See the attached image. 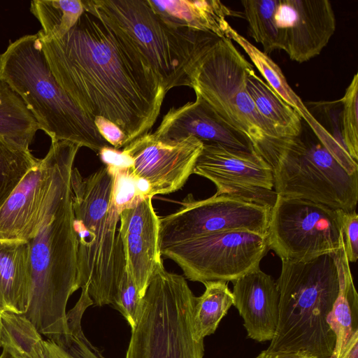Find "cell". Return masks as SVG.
<instances>
[{
    "instance_id": "cell-1",
    "label": "cell",
    "mask_w": 358,
    "mask_h": 358,
    "mask_svg": "<svg viewBox=\"0 0 358 358\" xmlns=\"http://www.w3.org/2000/svg\"><path fill=\"white\" fill-rule=\"evenodd\" d=\"M39 38L57 82L87 117L116 124L126 145L150 133L166 92L126 34L85 10L62 38Z\"/></svg>"
},
{
    "instance_id": "cell-2",
    "label": "cell",
    "mask_w": 358,
    "mask_h": 358,
    "mask_svg": "<svg viewBox=\"0 0 358 358\" xmlns=\"http://www.w3.org/2000/svg\"><path fill=\"white\" fill-rule=\"evenodd\" d=\"M81 147L57 141L53 179L29 245L31 289L23 315L47 339L59 345L70 340L66 305L79 289L78 243L74 229L71 174Z\"/></svg>"
},
{
    "instance_id": "cell-3",
    "label": "cell",
    "mask_w": 358,
    "mask_h": 358,
    "mask_svg": "<svg viewBox=\"0 0 358 358\" xmlns=\"http://www.w3.org/2000/svg\"><path fill=\"white\" fill-rule=\"evenodd\" d=\"M113 184L114 174L106 165L87 177L76 167L71 171L78 287L87 285L98 306L113 305L126 265Z\"/></svg>"
},
{
    "instance_id": "cell-4",
    "label": "cell",
    "mask_w": 358,
    "mask_h": 358,
    "mask_svg": "<svg viewBox=\"0 0 358 358\" xmlns=\"http://www.w3.org/2000/svg\"><path fill=\"white\" fill-rule=\"evenodd\" d=\"M282 260L277 329L267 348L329 358L336 336L327 319L338 293L334 254L304 261Z\"/></svg>"
},
{
    "instance_id": "cell-5",
    "label": "cell",
    "mask_w": 358,
    "mask_h": 358,
    "mask_svg": "<svg viewBox=\"0 0 358 358\" xmlns=\"http://www.w3.org/2000/svg\"><path fill=\"white\" fill-rule=\"evenodd\" d=\"M0 81L22 99L51 141H71L97 155L112 147L57 82L38 34L19 38L0 55Z\"/></svg>"
},
{
    "instance_id": "cell-6",
    "label": "cell",
    "mask_w": 358,
    "mask_h": 358,
    "mask_svg": "<svg viewBox=\"0 0 358 358\" xmlns=\"http://www.w3.org/2000/svg\"><path fill=\"white\" fill-rule=\"evenodd\" d=\"M85 11L121 30L146 57L166 93L192 87L202 59L222 38L213 33L171 24L146 0H82Z\"/></svg>"
},
{
    "instance_id": "cell-7",
    "label": "cell",
    "mask_w": 358,
    "mask_h": 358,
    "mask_svg": "<svg viewBox=\"0 0 358 358\" xmlns=\"http://www.w3.org/2000/svg\"><path fill=\"white\" fill-rule=\"evenodd\" d=\"M195 296L185 278L159 264L143 298L125 358H203L192 329Z\"/></svg>"
},
{
    "instance_id": "cell-8",
    "label": "cell",
    "mask_w": 358,
    "mask_h": 358,
    "mask_svg": "<svg viewBox=\"0 0 358 358\" xmlns=\"http://www.w3.org/2000/svg\"><path fill=\"white\" fill-rule=\"evenodd\" d=\"M259 155L272 169L278 195L345 211L356 209L358 175L349 174L318 140L278 138Z\"/></svg>"
},
{
    "instance_id": "cell-9",
    "label": "cell",
    "mask_w": 358,
    "mask_h": 358,
    "mask_svg": "<svg viewBox=\"0 0 358 358\" xmlns=\"http://www.w3.org/2000/svg\"><path fill=\"white\" fill-rule=\"evenodd\" d=\"M251 66L231 40L220 39L197 66L191 88L224 121L245 135L257 153L281 137L260 115L246 90V74Z\"/></svg>"
},
{
    "instance_id": "cell-10",
    "label": "cell",
    "mask_w": 358,
    "mask_h": 358,
    "mask_svg": "<svg viewBox=\"0 0 358 358\" xmlns=\"http://www.w3.org/2000/svg\"><path fill=\"white\" fill-rule=\"evenodd\" d=\"M268 235L236 229L206 234L160 245L162 257L171 259L187 279L234 281L259 268L269 250Z\"/></svg>"
},
{
    "instance_id": "cell-11",
    "label": "cell",
    "mask_w": 358,
    "mask_h": 358,
    "mask_svg": "<svg viewBox=\"0 0 358 358\" xmlns=\"http://www.w3.org/2000/svg\"><path fill=\"white\" fill-rule=\"evenodd\" d=\"M267 235L269 249L281 259L304 262L335 254L343 243L341 210L278 195Z\"/></svg>"
},
{
    "instance_id": "cell-12",
    "label": "cell",
    "mask_w": 358,
    "mask_h": 358,
    "mask_svg": "<svg viewBox=\"0 0 358 358\" xmlns=\"http://www.w3.org/2000/svg\"><path fill=\"white\" fill-rule=\"evenodd\" d=\"M176 212L159 217V245L197 236L242 229L267 234L271 208L226 195L196 200L192 194Z\"/></svg>"
},
{
    "instance_id": "cell-13",
    "label": "cell",
    "mask_w": 358,
    "mask_h": 358,
    "mask_svg": "<svg viewBox=\"0 0 358 358\" xmlns=\"http://www.w3.org/2000/svg\"><path fill=\"white\" fill-rule=\"evenodd\" d=\"M193 173L212 181L217 195L226 194L271 208L277 199L278 194L273 189L272 169L255 152L203 143Z\"/></svg>"
},
{
    "instance_id": "cell-14",
    "label": "cell",
    "mask_w": 358,
    "mask_h": 358,
    "mask_svg": "<svg viewBox=\"0 0 358 358\" xmlns=\"http://www.w3.org/2000/svg\"><path fill=\"white\" fill-rule=\"evenodd\" d=\"M203 143L189 136L165 140L148 133L122 148L131 159L130 171L146 182L150 196L168 194L181 189L193 173Z\"/></svg>"
},
{
    "instance_id": "cell-15",
    "label": "cell",
    "mask_w": 358,
    "mask_h": 358,
    "mask_svg": "<svg viewBox=\"0 0 358 358\" xmlns=\"http://www.w3.org/2000/svg\"><path fill=\"white\" fill-rule=\"evenodd\" d=\"M275 22L278 49L299 63L320 55L336 26L329 0H278Z\"/></svg>"
},
{
    "instance_id": "cell-16",
    "label": "cell",
    "mask_w": 358,
    "mask_h": 358,
    "mask_svg": "<svg viewBox=\"0 0 358 358\" xmlns=\"http://www.w3.org/2000/svg\"><path fill=\"white\" fill-rule=\"evenodd\" d=\"M57 155V141H51L45 157L26 173L0 208V240L30 238L52 185Z\"/></svg>"
},
{
    "instance_id": "cell-17",
    "label": "cell",
    "mask_w": 358,
    "mask_h": 358,
    "mask_svg": "<svg viewBox=\"0 0 358 358\" xmlns=\"http://www.w3.org/2000/svg\"><path fill=\"white\" fill-rule=\"evenodd\" d=\"M152 197L144 198L120 213L118 228L126 268L143 298L150 280L162 262L159 245V217L152 206Z\"/></svg>"
},
{
    "instance_id": "cell-18",
    "label": "cell",
    "mask_w": 358,
    "mask_h": 358,
    "mask_svg": "<svg viewBox=\"0 0 358 358\" xmlns=\"http://www.w3.org/2000/svg\"><path fill=\"white\" fill-rule=\"evenodd\" d=\"M153 134L165 140H177L192 136L203 143L219 144L248 152H255L250 140L224 121L197 94L194 101L170 108Z\"/></svg>"
},
{
    "instance_id": "cell-19",
    "label": "cell",
    "mask_w": 358,
    "mask_h": 358,
    "mask_svg": "<svg viewBox=\"0 0 358 358\" xmlns=\"http://www.w3.org/2000/svg\"><path fill=\"white\" fill-rule=\"evenodd\" d=\"M234 306L243 320L248 337L271 341L278 322L279 292L276 282L260 268L233 281Z\"/></svg>"
},
{
    "instance_id": "cell-20",
    "label": "cell",
    "mask_w": 358,
    "mask_h": 358,
    "mask_svg": "<svg viewBox=\"0 0 358 358\" xmlns=\"http://www.w3.org/2000/svg\"><path fill=\"white\" fill-rule=\"evenodd\" d=\"M146 1L154 12L166 22L210 32L222 39H228L231 28L227 17L236 15L219 0Z\"/></svg>"
},
{
    "instance_id": "cell-21",
    "label": "cell",
    "mask_w": 358,
    "mask_h": 358,
    "mask_svg": "<svg viewBox=\"0 0 358 358\" xmlns=\"http://www.w3.org/2000/svg\"><path fill=\"white\" fill-rule=\"evenodd\" d=\"M31 289L29 245L21 240H0V313L24 315Z\"/></svg>"
},
{
    "instance_id": "cell-22",
    "label": "cell",
    "mask_w": 358,
    "mask_h": 358,
    "mask_svg": "<svg viewBox=\"0 0 358 358\" xmlns=\"http://www.w3.org/2000/svg\"><path fill=\"white\" fill-rule=\"evenodd\" d=\"M1 348L15 358H85L42 335L23 315L10 312L1 315Z\"/></svg>"
},
{
    "instance_id": "cell-23",
    "label": "cell",
    "mask_w": 358,
    "mask_h": 358,
    "mask_svg": "<svg viewBox=\"0 0 358 358\" xmlns=\"http://www.w3.org/2000/svg\"><path fill=\"white\" fill-rule=\"evenodd\" d=\"M338 275V293L327 322L336 336V343L329 358H336L348 341L358 331V295L344 243L334 254Z\"/></svg>"
},
{
    "instance_id": "cell-24",
    "label": "cell",
    "mask_w": 358,
    "mask_h": 358,
    "mask_svg": "<svg viewBox=\"0 0 358 358\" xmlns=\"http://www.w3.org/2000/svg\"><path fill=\"white\" fill-rule=\"evenodd\" d=\"M245 86L260 115L280 137L301 136V117L255 74L252 66L247 71Z\"/></svg>"
},
{
    "instance_id": "cell-25",
    "label": "cell",
    "mask_w": 358,
    "mask_h": 358,
    "mask_svg": "<svg viewBox=\"0 0 358 358\" xmlns=\"http://www.w3.org/2000/svg\"><path fill=\"white\" fill-rule=\"evenodd\" d=\"M228 39L235 41L248 54L268 86L289 106L294 108L310 127L317 138L327 129L309 112L306 105L289 85L280 68L263 51L252 45L232 27Z\"/></svg>"
},
{
    "instance_id": "cell-26",
    "label": "cell",
    "mask_w": 358,
    "mask_h": 358,
    "mask_svg": "<svg viewBox=\"0 0 358 358\" xmlns=\"http://www.w3.org/2000/svg\"><path fill=\"white\" fill-rule=\"evenodd\" d=\"M38 129L36 120L22 99L0 81V138L29 151Z\"/></svg>"
},
{
    "instance_id": "cell-27",
    "label": "cell",
    "mask_w": 358,
    "mask_h": 358,
    "mask_svg": "<svg viewBox=\"0 0 358 358\" xmlns=\"http://www.w3.org/2000/svg\"><path fill=\"white\" fill-rule=\"evenodd\" d=\"M206 289L194 299L192 310V329L196 340L213 334L221 320L234 305L232 292L227 282L217 280L203 283Z\"/></svg>"
},
{
    "instance_id": "cell-28",
    "label": "cell",
    "mask_w": 358,
    "mask_h": 358,
    "mask_svg": "<svg viewBox=\"0 0 358 358\" xmlns=\"http://www.w3.org/2000/svg\"><path fill=\"white\" fill-rule=\"evenodd\" d=\"M30 10L41 24L38 34L59 39L76 24L85 9L82 0H34Z\"/></svg>"
},
{
    "instance_id": "cell-29",
    "label": "cell",
    "mask_w": 358,
    "mask_h": 358,
    "mask_svg": "<svg viewBox=\"0 0 358 358\" xmlns=\"http://www.w3.org/2000/svg\"><path fill=\"white\" fill-rule=\"evenodd\" d=\"M278 0L241 1L244 14L249 25L250 35L268 55L278 50V31L275 13Z\"/></svg>"
},
{
    "instance_id": "cell-30",
    "label": "cell",
    "mask_w": 358,
    "mask_h": 358,
    "mask_svg": "<svg viewBox=\"0 0 358 358\" xmlns=\"http://www.w3.org/2000/svg\"><path fill=\"white\" fill-rule=\"evenodd\" d=\"M38 161L30 150L18 148L0 138V208Z\"/></svg>"
},
{
    "instance_id": "cell-31",
    "label": "cell",
    "mask_w": 358,
    "mask_h": 358,
    "mask_svg": "<svg viewBox=\"0 0 358 358\" xmlns=\"http://www.w3.org/2000/svg\"><path fill=\"white\" fill-rule=\"evenodd\" d=\"M341 113V141L350 156L358 159V74L355 73L343 97Z\"/></svg>"
},
{
    "instance_id": "cell-32",
    "label": "cell",
    "mask_w": 358,
    "mask_h": 358,
    "mask_svg": "<svg viewBox=\"0 0 358 358\" xmlns=\"http://www.w3.org/2000/svg\"><path fill=\"white\" fill-rule=\"evenodd\" d=\"M113 305L122 313L133 330L141 312L143 298L140 297L137 287L126 266Z\"/></svg>"
},
{
    "instance_id": "cell-33",
    "label": "cell",
    "mask_w": 358,
    "mask_h": 358,
    "mask_svg": "<svg viewBox=\"0 0 358 358\" xmlns=\"http://www.w3.org/2000/svg\"><path fill=\"white\" fill-rule=\"evenodd\" d=\"M341 227L345 250L349 262L358 258V215L356 210H341Z\"/></svg>"
},
{
    "instance_id": "cell-34",
    "label": "cell",
    "mask_w": 358,
    "mask_h": 358,
    "mask_svg": "<svg viewBox=\"0 0 358 358\" xmlns=\"http://www.w3.org/2000/svg\"><path fill=\"white\" fill-rule=\"evenodd\" d=\"M94 123L103 138L116 150L126 145V136L115 123L102 117H95Z\"/></svg>"
},
{
    "instance_id": "cell-35",
    "label": "cell",
    "mask_w": 358,
    "mask_h": 358,
    "mask_svg": "<svg viewBox=\"0 0 358 358\" xmlns=\"http://www.w3.org/2000/svg\"><path fill=\"white\" fill-rule=\"evenodd\" d=\"M255 358H316L302 352L271 351L267 349L262 351Z\"/></svg>"
},
{
    "instance_id": "cell-36",
    "label": "cell",
    "mask_w": 358,
    "mask_h": 358,
    "mask_svg": "<svg viewBox=\"0 0 358 358\" xmlns=\"http://www.w3.org/2000/svg\"><path fill=\"white\" fill-rule=\"evenodd\" d=\"M336 358H358V331L350 338Z\"/></svg>"
},
{
    "instance_id": "cell-37",
    "label": "cell",
    "mask_w": 358,
    "mask_h": 358,
    "mask_svg": "<svg viewBox=\"0 0 358 358\" xmlns=\"http://www.w3.org/2000/svg\"><path fill=\"white\" fill-rule=\"evenodd\" d=\"M2 349L0 358H15L8 350L4 348Z\"/></svg>"
},
{
    "instance_id": "cell-38",
    "label": "cell",
    "mask_w": 358,
    "mask_h": 358,
    "mask_svg": "<svg viewBox=\"0 0 358 358\" xmlns=\"http://www.w3.org/2000/svg\"><path fill=\"white\" fill-rule=\"evenodd\" d=\"M1 313H0V348H1V329H2V322H1Z\"/></svg>"
}]
</instances>
